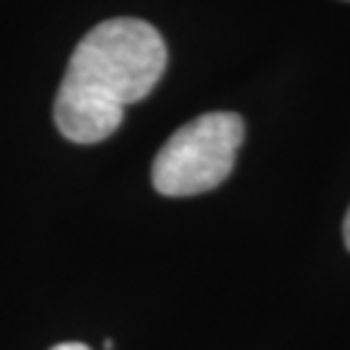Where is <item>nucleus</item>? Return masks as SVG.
Listing matches in <instances>:
<instances>
[{
    "mask_svg": "<svg viewBox=\"0 0 350 350\" xmlns=\"http://www.w3.org/2000/svg\"><path fill=\"white\" fill-rule=\"evenodd\" d=\"M166 70L161 34L140 18H112L78 42L55 101V122L73 143H99L122 125Z\"/></svg>",
    "mask_w": 350,
    "mask_h": 350,
    "instance_id": "obj_1",
    "label": "nucleus"
},
{
    "mask_svg": "<svg viewBox=\"0 0 350 350\" xmlns=\"http://www.w3.org/2000/svg\"><path fill=\"white\" fill-rule=\"evenodd\" d=\"M244 140L234 112H208L182 125L153 159V187L166 198H189L215 189L231 174Z\"/></svg>",
    "mask_w": 350,
    "mask_h": 350,
    "instance_id": "obj_2",
    "label": "nucleus"
},
{
    "mask_svg": "<svg viewBox=\"0 0 350 350\" xmlns=\"http://www.w3.org/2000/svg\"><path fill=\"white\" fill-rule=\"evenodd\" d=\"M50 350H91V348L83 345V342H60V345H55Z\"/></svg>",
    "mask_w": 350,
    "mask_h": 350,
    "instance_id": "obj_3",
    "label": "nucleus"
},
{
    "mask_svg": "<svg viewBox=\"0 0 350 350\" xmlns=\"http://www.w3.org/2000/svg\"><path fill=\"white\" fill-rule=\"evenodd\" d=\"M342 234H345V244H348L350 250V208H348V215H345V224H342Z\"/></svg>",
    "mask_w": 350,
    "mask_h": 350,
    "instance_id": "obj_4",
    "label": "nucleus"
}]
</instances>
